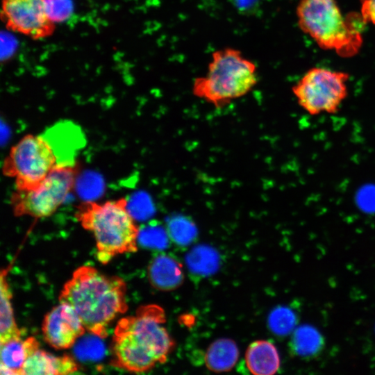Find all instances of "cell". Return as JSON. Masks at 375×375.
I'll list each match as a JSON object with an SVG mask.
<instances>
[{"mask_svg": "<svg viewBox=\"0 0 375 375\" xmlns=\"http://www.w3.org/2000/svg\"><path fill=\"white\" fill-rule=\"evenodd\" d=\"M84 144L78 126L58 122L42 134L22 138L6 158L3 172L15 178L17 190H33L55 169L76 165V156Z\"/></svg>", "mask_w": 375, "mask_h": 375, "instance_id": "1", "label": "cell"}, {"mask_svg": "<svg viewBox=\"0 0 375 375\" xmlns=\"http://www.w3.org/2000/svg\"><path fill=\"white\" fill-rule=\"evenodd\" d=\"M164 310L156 304L139 307L118 321L112 340L111 365L131 372H145L164 363L174 341L164 324Z\"/></svg>", "mask_w": 375, "mask_h": 375, "instance_id": "2", "label": "cell"}, {"mask_svg": "<svg viewBox=\"0 0 375 375\" xmlns=\"http://www.w3.org/2000/svg\"><path fill=\"white\" fill-rule=\"evenodd\" d=\"M126 293V285L122 278L83 265L65 283L59 301L74 309L86 331L105 338L110 323L128 310Z\"/></svg>", "mask_w": 375, "mask_h": 375, "instance_id": "3", "label": "cell"}, {"mask_svg": "<svg viewBox=\"0 0 375 375\" xmlns=\"http://www.w3.org/2000/svg\"><path fill=\"white\" fill-rule=\"evenodd\" d=\"M75 216L82 227L94 235L97 257L102 264L117 255L138 250L140 231L125 199L83 202Z\"/></svg>", "mask_w": 375, "mask_h": 375, "instance_id": "4", "label": "cell"}, {"mask_svg": "<svg viewBox=\"0 0 375 375\" xmlns=\"http://www.w3.org/2000/svg\"><path fill=\"white\" fill-rule=\"evenodd\" d=\"M257 83L256 65L240 50L228 47L212 53L206 75L194 81L192 93L220 108L247 94Z\"/></svg>", "mask_w": 375, "mask_h": 375, "instance_id": "5", "label": "cell"}, {"mask_svg": "<svg viewBox=\"0 0 375 375\" xmlns=\"http://www.w3.org/2000/svg\"><path fill=\"white\" fill-rule=\"evenodd\" d=\"M297 16L301 29L323 49L347 57L361 46L360 33L345 19L335 0H301Z\"/></svg>", "mask_w": 375, "mask_h": 375, "instance_id": "6", "label": "cell"}, {"mask_svg": "<svg viewBox=\"0 0 375 375\" xmlns=\"http://www.w3.org/2000/svg\"><path fill=\"white\" fill-rule=\"evenodd\" d=\"M349 77L345 72L315 67L308 70L292 91L309 115L335 114L348 96Z\"/></svg>", "mask_w": 375, "mask_h": 375, "instance_id": "7", "label": "cell"}, {"mask_svg": "<svg viewBox=\"0 0 375 375\" xmlns=\"http://www.w3.org/2000/svg\"><path fill=\"white\" fill-rule=\"evenodd\" d=\"M78 169L76 165L58 167L36 188L17 190L11 197L14 214L35 218L51 215L74 188Z\"/></svg>", "mask_w": 375, "mask_h": 375, "instance_id": "8", "label": "cell"}, {"mask_svg": "<svg viewBox=\"0 0 375 375\" xmlns=\"http://www.w3.org/2000/svg\"><path fill=\"white\" fill-rule=\"evenodd\" d=\"M1 19L7 29L35 40L49 38L56 30L46 0H1Z\"/></svg>", "mask_w": 375, "mask_h": 375, "instance_id": "9", "label": "cell"}, {"mask_svg": "<svg viewBox=\"0 0 375 375\" xmlns=\"http://www.w3.org/2000/svg\"><path fill=\"white\" fill-rule=\"evenodd\" d=\"M42 331L46 342L61 350L72 347L86 329L74 309L60 303L44 316Z\"/></svg>", "mask_w": 375, "mask_h": 375, "instance_id": "10", "label": "cell"}, {"mask_svg": "<svg viewBox=\"0 0 375 375\" xmlns=\"http://www.w3.org/2000/svg\"><path fill=\"white\" fill-rule=\"evenodd\" d=\"M78 369V363L71 356H54L38 349L26 360L22 375H64L73 374Z\"/></svg>", "mask_w": 375, "mask_h": 375, "instance_id": "11", "label": "cell"}, {"mask_svg": "<svg viewBox=\"0 0 375 375\" xmlns=\"http://www.w3.org/2000/svg\"><path fill=\"white\" fill-rule=\"evenodd\" d=\"M150 283L162 291L178 288L183 282V272L181 263L165 253L156 256L148 267Z\"/></svg>", "mask_w": 375, "mask_h": 375, "instance_id": "12", "label": "cell"}, {"mask_svg": "<svg viewBox=\"0 0 375 375\" xmlns=\"http://www.w3.org/2000/svg\"><path fill=\"white\" fill-rule=\"evenodd\" d=\"M39 342L33 337L25 340L15 338L1 344V374L22 375L26 360L39 349Z\"/></svg>", "mask_w": 375, "mask_h": 375, "instance_id": "13", "label": "cell"}, {"mask_svg": "<svg viewBox=\"0 0 375 375\" xmlns=\"http://www.w3.org/2000/svg\"><path fill=\"white\" fill-rule=\"evenodd\" d=\"M248 369L256 375H272L278 370L280 357L276 347L267 340L254 341L245 354Z\"/></svg>", "mask_w": 375, "mask_h": 375, "instance_id": "14", "label": "cell"}, {"mask_svg": "<svg viewBox=\"0 0 375 375\" xmlns=\"http://www.w3.org/2000/svg\"><path fill=\"white\" fill-rule=\"evenodd\" d=\"M239 351L235 342L221 338L213 342L205 355L206 367L216 372L231 370L237 362Z\"/></svg>", "mask_w": 375, "mask_h": 375, "instance_id": "15", "label": "cell"}, {"mask_svg": "<svg viewBox=\"0 0 375 375\" xmlns=\"http://www.w3.org/2000/svg\"><path fill=\"white\" fill-rule=\"evenodd\" d=\"M6 272L1 274V328L0 344L22 338V331L15 320L11 304V292L6 280Z\"/></svg>", "mask_w": 375, "mask_h": 375, "instance_id": "16", "label": "cell"}, {"mask_svg": "<svg viewBox=\"0 0 375 375\" xmlns=\"http://www.w3.org/2000/svg\"><path fill=\"white\" fill-rule=\"evenodd\" d=\"M322 338L316 330L310 326H302L294 334V349L297 353L308 356L315 353L320 347Z\"/></svg>", "mask_w": 375, "mask_h": 375, "instance_id": "17", "label": "cell"}, {"mask_svg": "<svg viewBox=\"0 0 375 375\" xmlns=\"http://www.w3.org/2000/svg\"><path fill=\"white\" fill-rule=\"evenodd\" d=\"M48 15L55 23L63 22L71 15V0H46Z\"/></svg>", "mask_w": 375, "mask_h": 375, "instance_id": "18", "label": "cell"}, {"mask_svg": "<svg viewBox=\"0 0 375 375\" xmlns=\"http://www.w3.org/2000/svg\"><path fill=\"white\" fill-rule=\"evenodd\" d=\"M293 317L289 311L276 310L271 317V326L275 331L285 332L292 326Z\"/></svg>", "mask_w": 375, "mask_h": 375, "instance_id": "19", "label": "cell"}, {"mask_svg": "<svg viewBox=\"0 0 375 375\" xmlns=\"http://www.w3.org/2000/svg\"><path fill=\"white\" fill-rule=\"evenodd\" d=\"M361 15L365 22L375 25V0H361Z\"/></svg>", "mask_w": 375, "mask_h": 375, "instance_id": "20", "label": "cell"}, {"mask_svg": "<svg viewBox=\"0 0 375 375\" xmlns=\"http://www.w3.org/2000/svg\"><path fill=\"white\" fill-rule=\"evenodd\" d=\"M231 1L237 9L243 12H250L258 3V0H231Z\"/></svg>", "mask_w": 375, "mask_h": 375, "instance_id": "21", "label": "cell"}]
</instances>
